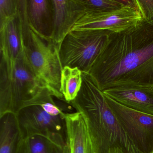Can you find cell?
I'll return each mask as SVG.
<instances>
[{"mask_svg":"<svg viewBox=\"0 0 153 153\" xmlns=\"http://www.w3.org/2000/svg\"><path fill=\"white\" fill-rule=\"evenodd\" d=\"M29 27L22 45L24 57L36 76L53 96L64 100L60 92L63 69L60 46L51 38L38 34L30 25Z\"/></svg>","mask_w":153,"mask_h":153,"instance_id":"3957f363","label":"cell"},{"mask_svg":"<svg viewBox=\"0 0 153 153\" xmlns=\"http://www.w3.org/2000/svg\"><path fill=\"white\" fill-rule=\"evenodd\" d=\"M124 7L120 0H68L70 22L72 27L87 15L114 11Z\"/></svg>","mask_w":153,"mask_h":153,"instance_id":"4fadbf2b","label":"cell"},{"mask_svg":"<svg viewBox=\"0 0 153 153\" xmlns=\"http://www.w3.org/2000/svg\"><path fill=\"white\" fill-rule=\"evenodd\" d=\"M18 153H29L27 143L25 140L23 139L19 146Z\"/></svg>","mask_w":153,"mask_h":153,"instance_id":"44dd1931","label":"cell"},{"mask_svg":"<svg viewBox=\"0 0 153 153\" xmlns=\"http://www.w3.org/2000/svg\"><path fill=\"white\" fill-rule=\"evenodd\" d=\"M104 95L135 146L141 153H151L153 150V115L128 108Z\"/></svg>","mask_w":153,"mask_h":153,"instance_id":"52a82bcc","label":"cell"},{"mask_svg":"<svg viewBox=\"0 0 153 153\" xmlns=\"http://www.w3.org/2000/svg\"><path fill=\"white\" fill-rule=\"evenodd\" d=\"M103 93L126 107L153 115V85L122 86L106 89Z\"/></svg>","mask_w":153,"mask_h":153,"instance_id":"9c48e42d","label":"cell"},{"mask_svg":"<svg viewBox=\"0 0 153 153\" xmlns=\"http://www.w3.org/2000/svg\"><path fill=\"white\" fill-rule=\"evenodd\" d=\"M137 10L142 19L148 23L153 22V0H136Z\"/></svg>","mask_w":153,"mask_h":153,"instance_id":"d6986e66","label":"cell"},{"mask_svg":"<svg viewBox=\"0 0 153 153\" xmlns=\"http://www.w3.org/2000/svg\"><path fill=\"white\" fill-rule=\"evenodd\" d=\"M26 10L29 25L34 30L43 37L51 38L53 25L51 0H27Z\"/></svg>","mask_w":153,"mask_h":153,"instance_id":"7c38bea8","label":"cell"},{"mask_svg":"<svg viewBox=\"0 0 153 153\" xmlns=\"http://www.w3.org/2000/svg\"><path fill=\"white\" fill-rule=\"evenodd\" d=\"M19 0H0V22L16 16Z\"/></svg>","mask_w":153,"mask_h":153,"instance_id":"ac0fdd59","label":"cell"},{"mask_svg":"<svg viewBox=\"0 0 153 153\" xmlns=\"http://www.w3.org/2000/svg\"><path fill=\"white\" fill-rule=\"evenodd\" d=\"M23 140L16 114L0 116V153H18Z\"/></svg>","mask_w":153,"mask_h":153,"instance_id":"5bb4252c","label":"cell"},{"mask_svg":"<svg viewBox=\"0 0 153 153\" xmlns=\"http://www.w3.org/2000/svg\"><path fill=\"white\" fill-rule=\"evenodd\" d=\"M79 93L71 102L83 116L95 153H141L127 135L105 96L87 72H82Z\"/></svg>","mask_w":153,"mask_h":153,"instance_id":"7a4b0ae2","label":"cell"},{"mask_svg":"<svg viewBox=\"0 0 153 153\" xmlns=\"http://www.w3.org/2000/svg\"><path fill=\"white\" fill-rule=\"evenodd\" d=\"M43 88L22 51L13 69L0 64V116L16 114Z\"/></svg>","mask_w":153,"mask_h":153,"instance_id":"277c9868","label":"cell"},{"mask_svg":"<svg viewBox=\"0 0 153 153\" xmlns=\"http://www.w3.org/2000/svg\"><path fill=\"white\" fill-rule=\"evenodd\" d=\"M142 20L137 10L126 6L114 11L85 16L74 24L71 31L102 30L121 33L136 27Z\"/></svg>","mask_w":153,"mask_h":153,"instance_id":"ba28073f","label":"cell"},{"mask_svg":"<svg viewBox=\"0 0 153 153\" xmlns=\"http://www.w3.org/2000/svg\"><path fill=\"white\" fill-rule=\"evenodd\" d=\"M88 73L100 90L129 85H153V22L111 33Z\"/></svg>","mask_w":153,"mask_h":153,"instance_id":"6da1fadb","label":"cell"},{"mask_svg":"<svg viewBox=\"0 0 153 153\" xmlns=\"http://www.w3.org/2000/svg\"><path fill=\"white\" fill-rule=\"evenodd\" d=\"M153 153V150H152V152H151V153Z\"/></svg>","mask_w":153,"mask_h":153,"instance_id":"7402d4cb","label":"cell"},{"mask_svg":"<svg viewBox=\"0 0 153 153\" xmlns=\"http://www.w3.org/2000/svg\"><path fill=\"white\" fill-rule=\"evenodd\" d=\"M18 10L16 16L0 22L1 62L14 67L22 51L23 19Z\"/></svg>","mask_w":153,"mask_h":153,"instance_id":"30bf717a","label":"cell"},{"mask_svg":"<svg viewBox=\"0 0 153 153\" xmlns=\"http://www.w3.org/2000/svg\"><path fill=\"white\" fill-rule=\"evenodd\" d=\"M51 153H69L67 144L63 146H59L53 144Z\"/></svg>","mask_w":153,"mask_h":153,"instance_id":"ffe728a7","label":"cell"},{"mask_svg":"<svg viewBox=\"0 0 153 153\" xmlns=\"http://www.w3.org/2000/svg\"><path fill=\"white\" fill-rule=\"evenodd\" d=\"M25 140L29 153H51L53 143L44 137L33 136Z\"/></svg>","mask_w":153,"mask_h":153,"instance_id":"e0dca14e","label":"cell"},{"mask_svg":"<svg viewBox=\"0 0 153 153\" xmlns=\"http://www.w3.org/2000/svg\"><path fill=\"white\" fill-rule=\"evenodd\" d=\"M65 120L69 153H95L82 115L76 111L66 113Z\"/></svg>","mask_w":153,"mask_h":153,"instance_id":"8fae6325","label":"cell"},{"mask_svg":"<svg viewBox=\"0 0 153 153\" xmlns=\"http://www.w3.org/2000/svg\"><path fill=\"white\" fill-rule=\"evenodd\" d=\"M53 9V25L51 38L60 46L71 30L69 18L68 0H51Z\"/></svg>","mask_w":153,"mask_h":153,"instance_id":"9a60e30c","label":"cell"},{"mask_svg":"<svg viewBox=\"0 0 153 153\" xmlns=\"http://www.w3.org/2000/svg\"><path fill=\"white\" fill-rule=\"evenodd\" d=\"M16 114L23 139L39 136L57 146L67 144L65 115H51L37 105L24 107Z\"/></svg>","mask_w":153,"mask_h":153,"instance_id":"8992f818","label":"cell"},{"mask_svg":"<svg viewBox=\"0 0 153 153\" xmlns=\"http://www.w3.org/2000/svg\"><path fill=\"white\" fill-rule=\"evenodd\" d=\"M111 33L102 30L70 31L60 46L63 68H77L88 73L105 48Z\"/></svg>","mask_w":153,"mask_h":153,"instance_id":"5b68a950","label":"cell"},{"mask_svg":"<svg viewBox=\"0 0 153 153\" xmlns=\"http://www.w3.org/2000/svg\"><path fill=\"white\" fill-rule=\"evenodd\" d=\"M82 71L78 68L65 67L61 73L60 92L64 100L70 103L76 98L82 84Z\"/></svg>","mask_w":153,"mask_h":153,"instance_id":"2e32d148","label":"cell"}]
</instances>
